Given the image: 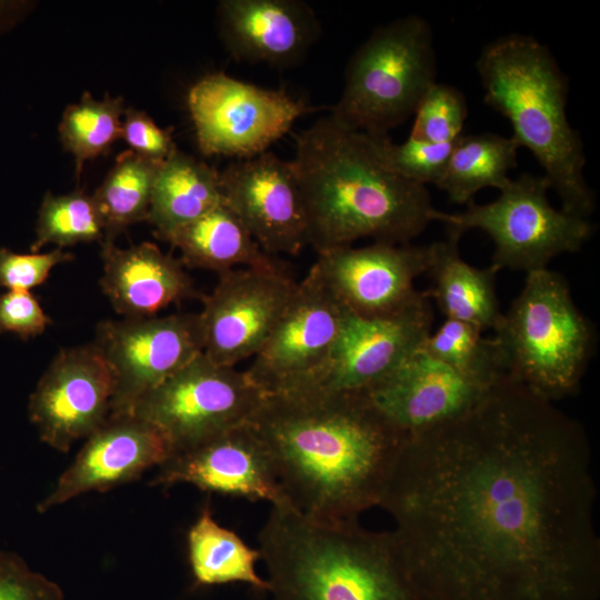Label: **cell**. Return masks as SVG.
I'll use <instances>...</instances> for the list:
<instances>
[{
  "mask_svg": "<svg viewBox=\"0 0 600 600\" xmlns=\"http://www.w3.org/2000/svg\"><path fill=\"white\" fill-rule=\"evenodd\" d=\"M591 461L583 426L507 374L407 437L379 507L431 600H599Z\"/></svg>",
  "mask_w": 600,
  "mask_h": 600,
  "instance_id": "cell-1",
  "label": "cell"
},
{
  "mask_svg": "<svg viewBox=\"0 0 600 600\" xmlns=\"http://www.w3.org/2000/svg\"><path fill=\"white\" fill-rule=\"evenodd\" d=\"M250 423L289 504L323 522L379 507L407 439L364 392L270 393Z\"/></svg>",
  "mask_w": 600,
  "mask_h": 600,
  "instance_id": "cell-2",
  "label": "cell"
},
{
  "mask_svg": "<svg viewBox=\"0 0 600 600\" xmlns=\"http://www.w3.org/2000/svg\"><path fill=\"white\" fill-rule=\"evenodd\" d=\"M300 184L308 244L317 253L360 239L410 243L432 222L427 187L388 170L371 137L331 113L296 136L291 160Z\"/></svg>",
  "mask_w": 600,
  "mask_h": 600,
  "instance_id": "cell-3",
  "label": "cell"
},
{
  "mask_svg": "<svg viewBox=\"0 0 600 600\" xmlns=\"http://www.w3.org/2000/svg\"><path fill=\"white\" fill-rule=\"evenodd\" d=\"M272 600H431L393 530L323 522L272 507L259 532Z\"/></svg>",
  "mask_w": 600,
  "mask_h": 600,
  "instance_id": "cell-4",
  "label": "cell"
},
{
  "mask_svg": "<svg viewBox=\"0 0 600 600\" xmlns=\"http://www.w3.org/2000/svg\"><path fill=\"white\" fill-rule=\"evenodd\" d=\"M483 102L511 124L561 201V209L588 218L596 209L584 177L583 142L567 116L569 80L550 49L532 36L508 33L488 42L476 62Z\"/></svg>",
  "mask_w": 600,
  "mask_h": 600,
  "instance_id": "cell-5",
  "label": "cell"
},
{
  "mask_svg": "<svg viewBox=\"0 0 600 600\" xmlns=\"http://www.w3.org/2000/svg\"><path fill=\"white\" fill-rule=\"evenodd\" d=\"M493 332L508 376L552 402L578 390L596 350L594 326L567 279L548 268L526 273Z\"/></svg>",
  "mask_w": 600,
  "mask_h": 600,
  "instance_id": "cell-6",
  "label": "cell"
},
{
  "mask_svg": "<svg viewBox=\"0 0 600 600\" xmlns=\"http://www.w3.org/2000/svg\"><path fill=\"white\" fill-rule=\"evenodd\" d=\"M436 81L432 28L422 16L407 14L377 27L356 49L330 113L353 130L388 136Z\"/></svg>",
  "mask_w": 600,
  "mask_h": 600,
  "instance_id": "cell-7",
  "label": "cell"
},
{
  "mask_svg": "<svg viewBox=\"0 0 600 600\" xmlns=\"http://www.w3.org/2000/svg\"><path fill=\"white\" fill-rule=\"evenodd\" d=\"M549 189L543 176L523 172L511 179L496 200L484 204L471 201L461 212L434 209L432 221L443 223L447 233L460 238L472 229L484 232L494 244L491 267L497 272L529 273L548 268L560 254L579 251L594 230L588 218L552 207Z\"/></svg>",
  "mask_w": 600,
  "mask_h": 600,
  "instance_id": "cell-8",
  "label": "cell"
},
{
  "mask_svg": "<svg viewBox=\"0 0 600 600\" xmlns=\"http://www.w3.org/2000/svg\"><path fill=\"white\" fill-rule=\"evenodd\" d=\"M266 396L246 370L216 364L201 353L146 394L131 413L157 427L174 453L250 422Z\"/></svg>",
  "mask_w": 600,
  "mask_h": 600,
  "instance_id": "cell-9",
  "label": "cell"
},
{
  "mask_svg": "<svg viewBox=\"0 0 600 600\" xmlns=\"http://www.w3.org/2000/svg\"><path fill=\"white\" fill-rule=\"evenodd\" d=\"M200 151L248 159L268 151L316 108L282 89H264L223 72L204 76L188 93Z\"/></svg>",
  "mask_w": 600,
  "mask_h": 600,
  "instance_id": "cell-10",
  "label": "cell"
},
{
  "mask_svg": "<svg viewBox=\"0 0 600 600\" xmlns=\"http://www.w3.org/2000/svg\"><path fill=\"white\" fill-rule=\"evenodd\" d=\"M297 283L277 259L218 273L213 290L200 297L202 353L224 367L253 358L282 316Z\"/></svg>",
  "mask_w": 600,
  "mask_h": 600,
  "instance_id": "cell-11",
  "label": "cell"
},
{
  "mask_svg": "<svg viewBox=\"0 0 600 600\" xmlns=\"http://www.w3.org/2000/svg\"><path fill=\"white\" fill-rule=\"evenodd\" d=\"M93 344L113 379L111 414L131 413L146 394L203 351L198 313L104 320Z\"/></svg>",
  "mask_w": 600,
  "mask_h": 600,
  "instance_id": "cell-12",
  "label": "cell"
},
{
  "mask_svg": "<svg viewBox=\"0 0 600 600\" xmlns=\"http://www.w3.org/2000/svg\"><path fill=\"white\" fill-rule=\"evenodd\" d=\"M432 322V304L426 291L390 316L363 318L347 310L339 337L323 363L283 392H364L422 347Z\"/></svg>",
  "mask_w": 600,
  "mask_h": 600,
  "instance_id": "cell-13",
  "label": "cell"
},
{
  "mask_svg": "<svg viewBox=\"0 0 600 600\" xmlns=\"http://www.w3.org/2000/svg\"><path fill=\"white\" fill-rule=\"evenodd\" d=\"M346 314L312 266L247 373L267 394L292 389L327 359Z\"/></svg>",
  "mask_w": 600,
  "mask_h": 600,
  "instance_id": "cell-14",
  "label": "cell"
},
{
  "mask_svg": "<svg viewBox=\"0 0 600 600\" xmlns=\"http://www.w3.org/2000/svg\"><path fill=\"white\" fill-rule=\"evenodd\" d=\"M112 397L113 379L97 347L66 348L30 394L29 419L43 443L64 453L107 421Z\"/></svg>",
  "mask_w": 600,
  "mask_h": 600,
  "instance_id": "cell-15",
  "label": "cell"
},
{
  "mask_svg": "<svg viewBox=\"0 0 600 600\" xmlns=\"http://www.w3.org/2000/svg\"><path fill=\"white\" fill-rule=\"evenodd\" d=\"M431 244L372 242L318 253L313 267L349 312L377 318L397 313L422 293L414 280L427 273Z\"/></svg>",
  "mask_w": 600,
  "mask_h": 600,
  "instance_id": "cell-16",
  "label": "cell"
},
{
  "mask_svg": "<svg viewBox=\"0 0 600 600\" xmlns=\"http://www.w3.org/2000/svg\"><path fill=\"white\" fill-rule=\"evenodd\" d=\"M223 204L270 256L297 254L308 244L300 184L292 161L271 151L237 159L219 171Z\"/></svg>",
  "mask_w": 600,
  "mask_h": 600,
  "instance_id": "cell-17",
  "label": "cell"
},
{
  "mask_svg": "<svg viewBox=\"0 0 600 600\" xmlns=\"http://www.w3.org/2000/svg\"><path fill=\"white\" fill-rule=\"evenodd\" d=\"M177 483L251 501H268L272 507L290 506L269 451L250 422L172 453L158 467L150 482L163 487Z\"/></svg>",
  "mask_w": 600,
  "mask_h": 600,
  "instance_id": "cell-18",
  "label": "cell"
},
{
  "mask_svg": "<svg viewBox=\"0 0 600 600\" xmlns=\"http://www.w3.org/2000/svg\"><path fill=\"white\" fill-rule=\"evenodd\" d=\"M84 440L53 489L37 504L38 512L44 513L84 493L104 492L138 480L172 454L163 433L134 413L110 414Z\"/></svg>",
  "mask_w": 600,
  "mask_h": 600,
  "instance_id": "cell-19",
  "label": "cell"
},
{
  "mask_svg": "<svg viewBox=\"0 0 600 600\" xmlns=\"http://www.w3.org/2000/svg\"><path fill=\"white\" fill-rule=\"evenodd\" d=\"M493 387L467 379L421 347L364 393L410 437L459 418Z\"/></svg>",
  "mask_w": 600,
  "mask_h": 600,
  "instance_id": "cell-20",
  "label": "cell"
},
{
  "mask_svg": "<svg viewBox=\"0 0 600 600\" xmlns=\"http://www.w3.org/2000/svg\"><path fill=\"white\" fill-rule=\"evenodd\" d=\"M218 8L222 39L240 62L293 67L321 34L317 13L301 0H222Z\"/></svg>",
  "mask_w": 600,
  "mask_h": 600,
  "instance_id": "cell-21",
  "label": "cell"
},
{
  "mask_svg": "<svg viewBox=\"0 0 600 600\" xmlns=\"http://www.w3.org/2000/svg\"><path fill=\"white\" fill-rule=\"evenodd\" d=\"M102 292L123 318L154 317L171 304L200 298L183 263L157 244L142 242L128 249L101 244Z\"/></svg>",
  "mask_w": 600,
  "mask_h": 600,
  "instance_id": "cell-22",
  "label": "cell"
},
{
  "mask_svg": "<svg viewBox=\"0 0 600 600\" xmlns=\"http://www.w3.org/2000/svg\"><path fill=\"white\" fill-rule=\"evenodd\" d=\"M459 241V236L447 233L444 240L431 243L427 273L432 284L426 293L444 319L494 331L503 316L496 292L497 271L491 266L480 269L468 263L460 256Z\"/></svg>",
  "mask_w": 600,
  "mask_h": 600,
  "instance_id": "cell-23",
  "label": "cell"
},
{
  "mask_svg": "<svg viewBox=\"0 0 600 600\" xmlns=\"http://www.w3.org/2000/svg\"><path fill=\"white\" fill-rule=\"evenodd\" d=\"M222 203L219 171L177 149L158 170L148 221L164 240Z\"/></svg>",
  "mask_w": 600,
  "mask_h": 600,
  "instance_id": "cell-24",
  "label": "cell"
},
{
  "mask_svg": "<svg viewBox=\"0 0 600 600\" xmlns=\"http://www.w3.org/2000/svg\"><path fill=\"white\" fill-rule=\"evenodd\" d=\"M181 253V262L221 273L234 268L268 264L266 253L240 219L223 203L164 238Z\"/></svg>",
  "mask_w": 600,
  "mask_h": 600,
  "instance_id": "cell-25",
  "label": "cell"
},
{
  "mask_svg": "<svg viewBox=\"0 0 600 600\" xmlns=\"http://www.w3.org/2000/svg\"><path fill=\"white\" fill-rule=\"evenodd\" d=\"M188 558L196 584L203 587L246 583L268 592L269 584L257 572L259 549L248 546L234 531L222 527L206 506L187 534Z\"/></svg>",
  "mask_w": 600,
  "mask_h": 600,
  "instance_id": "cell-26",
  "label": "cell"
},
{
  "mask_svg": "<svg viewBox=\"0 0 600 600\" xmlns=\"http://www.w3.org/2000/svg\"><path fill=\"white\" fill-rule=\"evenodd\" d=\"M517 141L493 132L462 134L453 143L446 169L436 184L451 203L468 204L484 188L503 189L518 164Z\"/></svg>",
  "mask_w": 600,
  "mask_h": 600,
  "instance_id": "cell-27",
  "label": "cell"
},
{
  "mask_svg": "<svg viewBox=\"0 0 600 600\" xmlns=\"http://www.w3.org/2000/svg\"><path fill=\"white\" fill-rule=\"evenodd\" d=\"M161 164L132 150L117 157L92 194L104 227L101 244L114 243L127 227L148 220L153 182Z\"/></svg>",
  "mask_w": 600,
  "mask_h": 600,
  "instance_id": "cell-28",
  "label": "cell"
},
{
  "mask_svg": "<svg viewBox=\"0 0 600 600\" xmlns=\"http://www.w3.org/2000/svg\"><path fill=\"white\" fill-rule=\"evenodd\" d=\"M422 348L467 379L493 387L507 370L497 340L486 338L469 323L444 319L424 340Z\"/></svg>",
  "mask_w": 600,
  "mask_h": 600,
  "instance_id": "cell-29",
  "label": "cell"
},
{
  "mask_svg": "<svg viewBox=\"0 0 600 600\" xmlns=\"http://www.w3.org/2000/svg\"><path fill=\"white\" fill-rule=\"evenodd\" d=\"M124 110L122 97L106 94L103 100H96L87 91L78 103L66 108L59 136L64 150L74 158L78 178L87 160L107 153L121 138Z\"/></svg>",
  "mask_w": 600,
  "mask_h": 600,
  "instance_id": "cell-30",
  "label": "cell"
},
{
  "mask_svg": "<svg viewBox=\"0 0 600 600\" xmlns=\"http://www.w3.org/2000/svg\"><path fill=\"white\" fill-rule=\"evenodd\" d=\"M103 238V222L92 194L76 190L54 196L49 191L39 208L30 251L36 253L46 244L62 249L80 242H102Z\"/></svg>",
  "mask_w": 600,
  "mask_h": 600,
  "instance_id": "cell-31",
  "label": "cell"
},
{
  "mask_svg": "<svg viewBox=\"0 0 600 600\" xmlns=\"http://www.w3.org/2000/svg\"><path fill=\"white\" fill-rule=\"evenodd\" d=\"M409 137L433 143H452L463 133L468 103L457 87L434 82L422 96L413 113Z\"/></svg>",
  "mask_w": 600,
  "mask_h": 600,
  "instance_id": "cell-32",
  "label": "cell"
},
{
  "mask_svg": "<svg viewBox=\"0 0 600 600\" xmlns=\"http://www.w3.org/2000/svg\"><path fill=\"white\" fill-rule=\"evenodd\" d=\"M369 136L380 162L388 170L424 187L438 183L454 143H433L410 137L396 143L388 136Z\"/></svg>",
  "mask_w": 600,
  "mask_h": 600,
  "instance_id": "cell-33",
  "label": "cell"
},
{
  "mask_svg": "<svg viewBox=\"0 0 600 600\" xmlns=\"http://www.w3.org/2000/svg\"><path fill=\"white\" fill-rule=\"evenodd\" d=\"M73 259L71 252L61 248L44 253H18L0 248V286L8 290L30 291L42 284L56 266Z\"/></svg>",
  "mask_w": 600,
  "mask_h": 600,
  "instance_id": "cell-34",
  "label": "cell"
},
{
  "mask_svg": "<svg viewBox=\"0 0 600 600\" xmlns=\"http://www.w3.org/2000/svg\"><path fill=\"white\" fill-rule=\"evenodd\" d=\"M0 600H64L58 583L33 571L17 552L0 550Z\"/></svg>",
  "mask_w": 600,
  "mask_h": 600,
  "instance_id": "cell-35",
  "label": "cell"
},
{
  "mask_svg": "<svg viewBox=\"0 0 600 600\" xmlns=\"http://www.w3.org/2000/svg\"><path fill=\"white\" fill-rule=\"evenodd\" d=\"M123 116L121 139L137 154L164 162L178 149L172 128H160L146 112L133 108L126 109Z\"/></svg>",
  "mask_w": 600,
  "mask_h": 600,
  "instance_id": "cell-36",
  "label": "cell"
},
{
  "mask_svg": "<svg viewBox=\"0 0 600 600\" xmlns=\"http://www.w3.org/2000/svg\"><path fill=\"white\" fill-rule=\"evenodd\" d=\"M50 324V317L31 291L8 290L0 294V334L10 332L28 340Z\"/></svg>",
  "mask_w": 600,
  "mask_h": 600,
  "instance_id": "cell-37",
  "label": "cell"
}]
</instances>
